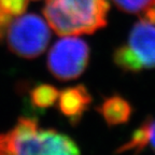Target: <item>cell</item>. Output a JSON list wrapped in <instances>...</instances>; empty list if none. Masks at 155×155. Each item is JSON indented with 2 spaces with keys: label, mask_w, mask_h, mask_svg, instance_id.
Masks as SVG:
<instances>
[{
  "label": "cell",
  "mask_w": 155,
  "mask_h": 155,
  "mask_svg": "<svg viewBox=\"0 0 155 155\" xmlns=\"http://www.w3.org/2000/svg\"><path fill=\"white\" fill-rule=\"evenodd\" d=\"M0 2L8 12L14 17L24 14L28 5V0H0Z\"/></svg>",
  "instance_id": "cell-11"
},
{
  "label": "cell",
  "mask_w": 155,
  "mask_h": 155,
  "mask_svg": "<svg viewBox=\"0 0 155 155\" xmlns=\"http://www.w3.org/2000/svg\"><path fill=\"white\" fill-rule=\"evenodd\" d=\"M119 9L128 13H142L151 0H112Z\"/></svg>",
  "instance_id": "cell-10"
},
{
  "label": "cell",
  "mask_w": 155,
  "mask_h": 155,
  "mask_svg": "<svg viewBox=\"0 0 155 155\" xmlns=\"http://www.w3.org/2000/svg\"><path fill=\"white\" fill-rule=\"evenodd\" d=\"M97 110L109 126L127 123L133 113L131 104L119 95L106 98Z\"/></svg>",
  "instance_id": "cell-7"
},
{
  "label": "cell",
  "mask_w": 155,
  "mask_h": 155,
  "mask_svg": "<svg viewBox=\"0 0 155 155\" xmlns=\"http://www.w3.org/2000/svg\"><path fill=\"white\" fill-rule=\"evenodd\" d=\"M143 18L155 25V0H151L148 7L143 10Z\"/></svg>",
  "instance_id": "cell-13"
},
{
  "label": "cell",
  "mask_w": 155,
  "mask_h": 155,
  "mask_svg": "<svg viewBox=\"0 0 155 155\" xmlns=\"http://www.w3.org/2000/svg\"><path fill=\"white\" fill-rule=\"evenodd\" d=\"M13 19L14 16L10 14L0 2V40L5 36V32Z\"/></svg>",
  "instance_id": "cell-12"
},
{
  "label": "cell",
  "mask_w": 155,
  "mask_h": 155,
  "mask_svg": "<svg viewBox=\"0 0 155 155\" xmlns=\"http://www.w3.org/2000/svg\"><path fill=\"white\" fill-rule=\"evenodd\" d=\"M113 61L127 72L155 68V25L144 18L136 23L127 41L113 53Z\"/></svg>",
  "instance_id": "cell-3"
},
{
  "label": "cell",
  "mask_w": 155,
  "mask_h": 155,
  "mask_svg": "<svg viewBox=\"0 0 155 155\" xmlns=\"http://www.w3.org/2000/svg\"><path fill=\"white\" fill-rule=\"evenodd\" d=\"M125 145L127 150L134 153L141 152L149 145L155 152V119L145 120L134 131Z\"/></svg>",
  "instance_id": "cell-8"
},
{
  "label": "cell",
  "mask_w": 155,
  "mask_h": 155,
  "mask_svg": "<svg viewBox=\"0 0 155 155\" xmlns=\"http://www.w3.org/2000/svg\"><path fill=\"white\" fill-rule=\"evenodd\" d=\"M108 0H46L44 16L61 36L90 35L107 24Z\"/></svg>",
  "instance_id": "cell-2"
},
{
  "label": "cell",
  "mask_w": 155,
  "mask_h": 155,
  "mask_svg": "<svg viewBox=\"0 0 155 155\" xmlns=\"http://www.w3.org/2000/svg\"><path fill=\"white\" fill-rule=\"evenodd\" d=\"M5 35L10 50L24 58H35L43 53L51 38L46 22L36 14L17 16Z\"/></svg>",
  "instance_id": "cell-4"
},
{
  "label": "cell",
  "mask_w": 155,
  "mask_h": 155,
  "mask_svg": "<svg viewBox=\"0 0 155 155\" xmlns=\"http://www.w3.org/2000/svg\"><path fill=\"white\" fill-rule=\"evenodd\" d=\"M90 59V48L78 37L65 36L58 40L48 56V67L59 80H73L86 69Z\"/></svg>",
  "instance_id": "cell-5"
},
{
  "label": "cell",
  "mask_w": 155,
  "mask_h": 155,
  "mask_svg": "<svg viewBox=\"0 0 155 155\" xmlns=\"http://www.w3.org/2000/svg\"><path fill=\"white\" fill-rule=\"evenodd\" d=\"M0 155H80V151L68 136L40 128L35 120L23 117L0 134Z\"/></svg>",
  "instance_id": "cell-1"
},
{
  "label": "cell",
  "mask_w": 155,
  "mask_h": 155,
  "mask_svg": "<svg viewBox=\"0 0 155 155\" xmlns=\"http://www.w3.org/2000/svg\"><path fill=\"white\" fill-rule=\"evenodd\" d=\"M59 93L51 85H40L31 92V100L34 104L40 108H46L55 104L58 99Z\"/></svg>",
  "instance_id": "cell-9"
},
{
  "label": "cell",
  "mask_w": 155,
  "mask_h": 155,
  "mask_svg": "<svg viewBox=\"0 0 155 155\" xmlns=\"http://www.w3.org/2000/svg\"><path fill=\"white\" fill-rule=\"evenodd\" d=\"M91 102L92 97L83 85L66 88L58 96L59 109L71 122L79 121Z\"/></svg>",
  "instance_id": "cell-6"
}]
</instances>
